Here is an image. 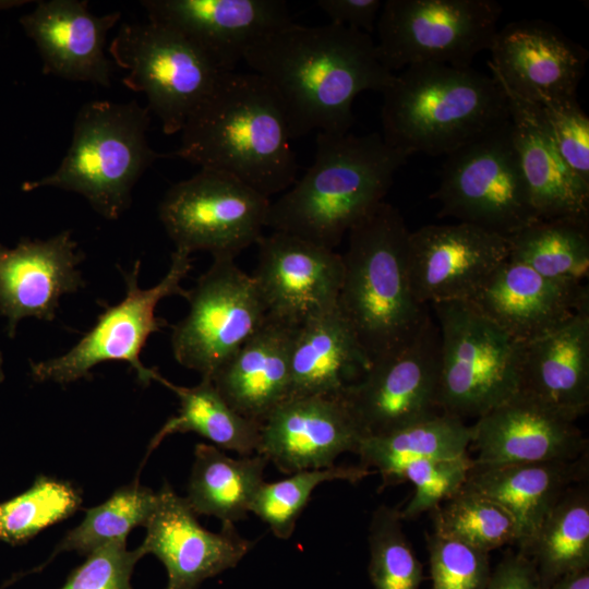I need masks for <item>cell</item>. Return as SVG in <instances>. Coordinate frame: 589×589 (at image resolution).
I'll return each instance as SVG.
<instances>
[{"label":"cell","instance_id":"obj_27","mask_svg":"<svg viewBox=\"0 0 589 589\" xmlns=\"http://www.w3.org/2000/svg\"><path fill=\"white\" fill-rule=\"evenodd\" d=\"M297 326L267 316L211 378L241 416L262 423L290 397V356Z\"/></svg>","mask_w":589,"mask_h":589},{"label":"cell","instance_id":"obj_17","mask_svg":"<svg viewBox=\"0 0 589 589\" xmlns=\"http://www.w3.org/2000/svg\"><path fill=\"white\" fill-rule=\"evenodd\" d=\"M157 493L139 548L166 567L165 589H197L207 578L236 567L252 549L253 542L242 538L233 524H221L219 532L202 527L185 498L167 482Z\"/></svg>","mask_w":589,"mask_h":589},{"label":"cell","instance_id":"obj_5","mask_svg":"<svg viewBox=\"0 0 589 589\" xmlns=\"http://www.w3.org/2000/svg\"><path fill=\"white\" fill-rule=\"evenodd\" d=\"M409 232L399 211L382 202L347 233L337 309L371 362L410 340L430 315L410 286Z\"/></svg>","mask_w":589,"mask_h":589},{"label":"cell","instance_id":"obj_37","mask_svg":"<svg viewBox=\"0 0 589 589\" xmlns=\"http://www.w3.org/2000/svg\"><path fill=\"white\" fill-rule=\"evenodd\" d=\"M370 473V470L359 465H334L297 471L275 482L264 481L251 503L250 513L264 521L275 537L287 540L292 536L299 516L320 484L334 480L356 483Z\"/></svg>","mask_w":589,"mask_h":589},{"label":"cell","instance_id":"obj_34","mask_svg":"<svg viewBox=\"0 0 589 589\" xmlns=\"http://www.w3.org/2000/svg\"><path fill=\"white\" fill-rule=\"evenodd\" d=\"M508 259L562 283L584 284L589 274L588 220L539 219L507 237Z\"/></svg>","mask_w":589,"mask_h":589},{"label":"cell","instance_id":"obj_28","mask_svg":"<svg viewBox=\"0 0 589 589\" xmlns=\"http://www.w3.org/2000/svg\"><path fill=\"white\" fill-rule=\"evenodd\" d=\"M588 472V454L573 460L495 467L472 466L465 485L502 505L517 527L524 553L561 497Z\"/></svg>","mask_w":589,"mask_h":589},{"label":"cell","instance_id":"obj_47","mask_svg":"<svg viewBox=\"0 0 589 589\" xmlns=\"http://www.w3.org/2000/svg\"><path fill=\"white\" fill-rule=\"evenodd\" d=\"M3 378V370H2V357L0 354V381Z\"/></svg>","mask_w":589,"mask_h":589},{"label":"cell","instance_id":"obj_43","mask_svg":"<svg viewBox=\"0 0 589 589\" xmlns=\"http://www.w3.org/2000/svg\"><path fill=\"white\" fill-rule=\"evenodd\" d=\"M143 556L140 548L128 550L127 538L110 541L88 554L59 589H132L131 577Z\"/></svg>","mask_w":589,"mask_h":589},{"label":"cell","instance_id":"obj_36","mask_svg":"<svg viewBox=\"0 0 589 589\" xmlns=\"http://www.w3.org/2000/svg\"><path fill=\"white\" fill-rule=\"evenodd\" d=\"M434 533L490 553L517 541L512 515L497 502L464 485L431 512Z\"/></svg>","mask_w":589,"mask_h":589},{"label":"cell","instance_id":"obj_21","mask_svg":"<svg viewBox=\"0 0 589 589\" xmlns=\"http://www.w3.org/2000/svg\"><path fill=\"white\" fill-rule=\"evenodd\" d=\"M471 426L474 466L573 460L588 453V441L574 420L518 393Z\"/></svg>","mask_w":589,"mask_h":589},{"label":"cell","instance_id":"obj_41","mask_svg":"<svg viewBox=\"0 0 589 589\" xmlns=\"http://www.w3.org/2000/svg\"><path fill=\"white\" fill-rule=\"evenodd\" d=\"M431 589H485L490 553L436 533L425 537Z\"/></svg>","mask_w":589,"mask_h":589},{"label":"cell","instance_id":"obj_35","mask_svg":"<svg viewBox=\"0 0 589 589\" xmlns=\"http://www.w3.org/2000/svg\"><path fill=\"white\" fill-rule=\"evenodd\" d=\"M158 502V493L137 480L121 486L104 503L86 509L82 522L57 544L49 558L33 572L46 567L61 552L75 551L87 556L110 541L127 538L139 526H145Z\"/></svg>","mask_w":589,"mask_h":589},{"label":"cell","instance_id":"obj_19","mask_svg":"<svg viewBox=\"0 0 589 589\" xmlns=\"http://www.w3.org/2000/svg\"><path fill=\"white\" fill-rule=\"evenodd\" d=\"M147 20L201 49L221 72L235 71L264 35L292 22L283 0H145Z\"/></svg>","mask_w":589,"mask_h":589},{"label":"cell","instance_id":"obj_1","mask_svg":"<svg viewBox=\"0 0 589 589\" xmlns=\"http://www.w3.org/2000/svg\"><path fill=\"white\" fill-rule=\"evenodd\" d=\"M243 61L279 99L291 139L348 133L356 97L382 93L394 75L371 35L332 23L291 22L257 39Z\"/></svg>","mask_w":589,"mask_h":589},{"label":"cell","instance_id":"obj_42","mask_svg":"<svg viewBox=\"0 0 589 589\" xmlns=\"http://www.w3.org/2000/svg\"><path fill=\"white\" fill-rule=\"evenodd\" d=\"M538 105L549 123L562 159L589 187V118L577 97L546 100Z\"/></svg>","mask_w":589,"mask_h":589},{"label":"cell","instance_id":"obj_3","mask_svg":"<svg viewBox=\"0 0 589 589\" xmlns=\"http://www.w3.org/2000/svg\"><path fill=\"white\" fill-rule=\"evenodd\" d=\"M407 158L377 132L317 133L313 164L271 202L266 227L335 250L384 202Z\"/></svg>","mask_w":589,"mask_h":589},{"label":"cell","instance_id":"obj_46","mask_svg":"<svg viewBox=\"0 0 589 589\" xmlns=\"http://www.w3.org/2000/svg\"><path fill=\"white\" fill-rule=\"evenodd\" d=\"M545 589H589V568L566 575Z\"/></svg>","mask_w":589,"mask_h":589},{"label":"cell","instance_id":"obj_33","mask_svg":"<svg viewBox=\"0 0 589 589\" xmlns=\"http://www.w3.org/2000/svg\"><path fill=\"white\" fill-rule=\"evenodd\" d=\"M534 564L542 588L589 568V492L572 486L542 522L522 553Z\"/></svg>","mask_w":589,"mask_h":589},{"label":"cell","instance_id":"obj_44","mask_svg":"<svg viewBox=\"0 0 589 589\" xmlns=\"http://www.w3.org/2000/svg\"><path fill=\"white\" fill-rule=\"evenodd\" d=\"M332 24L371 34L383 5L381 0H318Z\"/></svg>","mask_w":589,"mask_h":589},{"label":"cell","instance_id":"obj_14","mask_svg":"<svg viewBox=\"0 0 589 589\" xmlns=\"http://www.w3.org/2000/svg\"><path fill=\"white\" fill-rule=\"evenodd\" d=\"M438 368L440 330L430 313L410 340L372 361L340 397L364 437L383 435L441 412Z\"/></svg>","mask_w":589,"mask_h":589},{"label":"cell","instance_id":"obj_38","mask_svg":"<svg viewBox=\"0 0 589 589\" xmlns=\"http://www.w3.org/2000/svg\"><path fill=\"white\" fill-rule=\"evenodd\" d=\"M82 504L70 482L39 476L22 494L0 503V540L23 543L43 529L72 516Z\"/></svg>","mask_w":589,"mask_h":589},{"label":"cell","instance_id":"obj_39","mask_svg":"<svg viewBox=\"0 0 589 589\" xmlns=\"http://www.w3.org/2000/svg\"><path fill=\"white\" fill-rule=\"evenodd\" d=\"M400 512L378 506L369 526V577L373 589H420L423 566L407 539Z\"/></svg>","mask_w":589,"mask_h":589},{"label":"cell","instance_id":"obj_8","mask_svg":"<svg viewBox=\"0 0 589 589\" xmlns=\"http://www.w3.org/2000/svg\"><path fill=\"white\" fill-rule=\"evenodd\" d=\"M432 195L440 217L503 237L539 220L513 136L510 117L445 156Z\"/></svg>","mask_w":589,"mask_h":589},{"label":"cell","instance_id":"obj_12","mask_svg":"<svg viewBox=\"0 0 589 589\" xmlns=\"http://www.w3.org/2000/svg\"><path fill=\"white\" fill-rule=\"evenodd\" d=\"M271 200L237 178L200 169L164 195L159 219L176 250L236 259L264 236Z\"/></svg>","mask_w":589,"mask_h":589},{"label":"cell","instance_id":"obj_45","mask_svg":"<svg viewBox=\"0 0 589 589\" xmlns=\"http://www.w3.org/2000/svg\"><path fill=\"white\" fill-rule=\"evenodd\" d=\"M485 589H543L533 562L520 552L508 553L491 572Z\"/></svg>","mask_w":589,"mask_h":589},{"label":"cell","instance_id":"obj_16","mask_svg":"<svg viewBox=\"0 0 589 589\" xmlns=\"http://www.w3.org/2000/svg\"><path fill=\"white\" fill-rule=\"evenodd\" d=\"M256 245L252 277L267 316L300 325L337 309L341 254L281 231L263 236Z\"/></svg>","mask_w":589,"mask_h":589},{"label":"cell","instance_id":"obj_25","mask_svg":"<svg viewBox=\"0 0 589 589\" xmlns=\"http://www.w3.org/2000/svg\"><path fill=\"white\" fill-rule=\"evenodd\" d=\"M518 394L576 421L589 408V305L520 344Z\"/></svg>","mask_w":589,"mask_h":589},{"label":"cell","instance_id":"obj_18","mask_svg":"<svg viewBox=\"0 0 589 589\" xmlns=\"http://www.w3.org/2000/svg\"><path fill=\"white\" fill-rule=\"evenodd\" d=\"M489 50L490 74L518 95L537 104L577 97L588 52L553 24L510 22L497 29Z\"/></svg>","mask_w":589,"mask_h":589},{"label":"cell","instance_id":"obj_15","mask_svg":"<svg viewBox=\"0 0 589 589\" xmlns=\"http://www.w3.org/2000/svg\"><path fill=\"white\" fill-rule=\"evenodd\" d=\"M508 253L506 237L467 223L410 231L407 268L413 296L424 305L468 301Z\"/></svg>","mask_w":589,"mask_h":589},{"label":"cell","instance_id":"obj_6","mask_svg":"<svg viewBox=\"0 0 589 589\" xmlns=\"http://www.w3.org/2000/svg\"><path fill=\"white\" fill-rule=\"evenodd\" d=\"M151 111L135 100H94L76 113L70 147L58 168L23 184L24 191L55 188L83 195L100 216L118 219L147 168L166 155L147 141Z\"/></svg>","mask_w":589,"mask_h":589},{"label":"cell","instance_id":"obj_29","mask_svg":"<svg viewBox=\"0 0 589 589\" xmlns=\"http://www.w3.org/2000/svg\"><path fill=\"white\" fill-rule=\"evenodd\" d=\"M371 360L338 309L297 326L290 356V397H340Z\"/></svg>","mask_w":589,"mask_h":589},{"label":"cell","instance_id":"obj_31","mask_svg":"<svg viewBox=\"0 0 589 589\" xmlns=\"http://www.w3.org/2000/svg\"><path fill=\"white\" fill-rule=\"evenodd\" d=\"M472 426L465 420L436 412L393 432L362 438L357 455L359 466L375 469L382 486L401 483L402 469L426 458H449L467 454Z\"/></svg>","mask_w":589,"mask_h":589},{"label":"cell","instance_id":"obj_26","mask_svg":"<svg viewBox=\"0 0 589 589\" xmlns=\"http://www.w3.org/2000/svg\"><path fill=\"white\" fill-rule=\"evenodd\" d=\"M495 80L507 97L515 146L538 218L588 220L589 187L562 159L542 109Z\"/></svg>","mask_w":589,"mask_h":589},{"label":"cell","instance_id":"obj_24","mask_svg":"<svg viewBox=\"0 0 589 589\" xmlns=\"http://www.w3.org/2000/svg\"><path fill=\"white\" fill-rule=\"evenodd\" d=\"M120 17L119 11L94 14L87 1L47 0L38 2L20 23L37 47L45 74L109 87L106 36Z\"/></svg>","mask_w":589,"mask_h":589},{"label":"cell","instance_id":"obj_23","mask_svg":"<svg viewBox=\"0 0 589 589\" xmlns=\"http://www.w3.org/2000/svg\"><path fill=\"white\" fill-rule=\"evenodd\" d=\"M518 342L532 340L589 305L585 284L546 278L507 259L468 300Z\"/></svg>","mask_w":589,"mask_h":589},{"label":"cell","instance_id":"obj_11","mask_svg":"<svg viewBox=\"0 0 589 589\" xmlns=\"http://www.w3.org/2000/svg\"><path fill=\"white\" fill-rule=\"evenodd\" d=\"M108 51L125 71L123 85L145 94L168 135L181 132L221 74L183 35L149 20L122 24Z\"/></svg>","mask_w":589,"mask_h":589},{"label":"cell","instance_id":"obj_10","mask_svg":"<svg viewBox=\"0 0 589 589\" xmlns=\"http://www.w3.org/2000/svg\"><path fill=\"white\" fill-rule=\"evenodd\" d=\"M140 261L124 274L125 296L117 304L106 306L94 326L65 353L40 362H32V375L37 382L69 384L91 378L92 370L106 361H123L134 370L136 380L147 386L160 375L146 368L140 354L148 337L167 326L156 316L160 300L170 296L185 298L182 280L192 268L191 254L175 250L168 272L154 287L139 286Z\"/></svg>","mask_w":589,"mask_h":589},{"label":"cell","instance_id":"obj_2","mask_svg":"<svg viewBox=\"0 0 589 589\" xmlns=\"http://www.w3.org/2000/svg\"><path fill=\"white\" fill-rule=\"evenodd\" d=\"M180 133V146L166 157L228 173L268 199L297 180L298 163L283 107L253 72H221Z\"/></svg>","mask_w":589,"mask_h":589},{"label":"cell","instance_id":"obj_9","mask_svg":"<svg viewBox=\"0 0 589 589\" xmlns=\"http://www.w3.org/2000/svg\"><path fill=\"white\" fill-rule=\"evenodd\" d=\"M501 14L493 0H386L375 27L377 53L392 73L424 63L471 67L490 49Z\"/></svg>","mask_w":589,"mask_h":589},{"label":"cell","instance_id":"obj_13","mask_svg":"<svg viewBox=\"0 0 589 589\" xmlns=\"http://www.w3.org/2000/svg\"><path fill=\"white\" fill-rule=\"evenodd\" d=\"M187 315L172 326L171 350L182 366L211 380L266 322L252 275L233 259H213L187 291Z\"/></svg>","mask_w":589,"mask_h":589},{"label":"cell","instance_id":"obj_7","mask_svg":"<svg viewBox=\"0 0 589 589\" xmlns=\"http://www.w3.org/2000/svg\"><path fill=\"white\" fill-rule=\"evenodd\" d=\"M431 306L440 330L438 410L478 419L515 396L521 342L468 301Z\"/></svg>","mask_w":589,"mask_h":589},{"label":"cell","instance_id":"obj_20","mask_svg":"<svg viewBox=\"0 0 589 589\" xmlns=\"http://www.w3.org/2000/svg\"><path fill=\"white\" fill-rule=\"evenodd\" d=\"M363 437L341 397H291L262 422L256 454L290 474L334 466Z\"/></svg>","mask_w":589,"mask_h":589},{"label":"cell","instance_id":"obj_40","mask_svg":"<svg viewBox=\"0 0 589 589\" xmlns=\"http://www.w3.org/2000/svg\"><path fill=\"white\" fill-rule=\"evenodd\" d=\"M472 466V458L468 454L449 458H426L408 464L402 469L401 480L411 482L414 493L400 512L402 520L431 513L454 496L465 485Z\"/></svg>","mask_w":589,"mask_h":589},{"label":"cell","instance_id":"obj_30","mask_svg":"<svg viewBox=\"0 0 589 589\" xmlns=\"http://www.w3.org/2000/svg\"><path fill=\"white\" fill-rule=\"evenodd\" d=\"M267 464L260 454L232 458L215 445L200 443L184 498L196 516H214L221 524L235 525L250 513Z\"/></svg>","mask_w":589,"mask_h":589},{"label":"cell","instance_id":"obj_22","mask_svg":"<svg viewBox=\"0 0 589 589\" xmlns=\"http://www.w3.org/2000/svg\"><path fill=\"white\" fill-rule=\"evenodd\" d=\"M83 252L69 230L48 238L0 244V313L14 337L25 317L53 321L62 296L84 287L79 264Z\"/></svg>","mask_w":589,"mask_h":589},{"label":"cell","instance_id":"obj_4","mask_svg":"<svg viewBox=\"0 0 589 589\" xmlns=\"http://www.w3.org/2000/svg\"><path fill=\"white\" fill-rule=\"evenodd\" d=\"M381 94V135L407 157L446 156L509 118L501 84L472 67L410 65Z\"/></svg>","mask_w":589,"mask_h":589},{"label":"cell","instance_id":"obj_32","mask_svg":"<svg viewBox=\"0 0 589 589\" xmlns=\"http://www.w3.org/2000/svg\"><path fill=\"white\" fill-rule=\"evenodd\" d=\"M156 382L177 395L180 407L178 413L170 417L153 436L146 457L168 435L187 432L207 438L220 449L233 450L242 456L256 454L262 423L233 410L211 380L201 378L192 387L175 385L161 375Z\"/></svg>","mask_w":589,"mask_h":589}]
</instances>
